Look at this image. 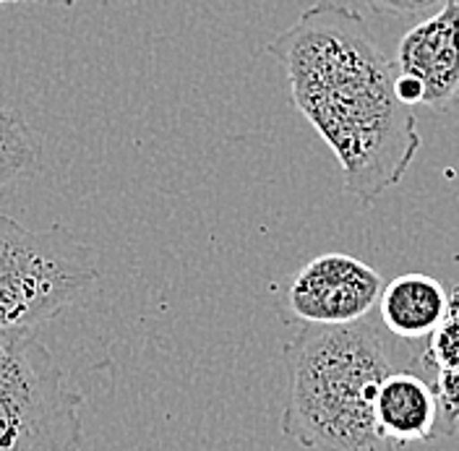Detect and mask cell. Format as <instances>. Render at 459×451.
Segmentation results:
<instances>
[{"label": "cell", "mask_w": 459, "mask_h": 451, "mask_svg": "<svg viewBox=\"0 0 459 451\" xmlns=\"http://www.w3.org/2000/svg\"><path fill=\"white\" fill-rule=\"evenodd\" d=\"M287 74L292 105L326 142L344 191L371 206L412 168L418 120L397 94V71L368 22L337 0H318L266 45Z\"/></svg>", "instance_id": "cell-1"}, {"label": "cell", "mask_w": 459, "mask_h": 451, "mask_svg": "<svg viewBox=\"0 0 459 451\" xmlns=\"http://www.w3.org/2000/svg\"><path fill=\"white\" fill-rule=\"evenodd\" d=\"M285 363L287 438L314 451H394L378 433L373 402L402 366L371 321L308 326L285 344Z\"/></svg>", "instance_id": "cell-2"}, {"label": "cell", "mask_w": 459, "mask_h": 451, "mask_svg": "<svg viewBox=\"0 0 459 451\" xmlns=\"http://www.w3.org/2000/svg\"><path fill=\"white\" fill-rule=\"evenodd\" d=\"M97 277V251L71 230H29L0 214V329L31 332L74 306Z\"/></svg>", "instance_id": "cell-3"}, {"label": "cell", "mask_w": 459, "mask_h": 451, "mask_svg": "<svg viewBox=\"0 0 459 451\" xmlns=\"http://www.w3.org/2000/svg\"><path fill=\"white\" fill-rule=\"evenodd\" d=\"M84 396L27 329H0V451H82Z\"/></svg>", "instance_id": "cell-4"}, {"label": "cell", "mask_w": 459, "mask_h": 451, "mask_svg": "<svg viewBox=\"0 0 459 451\" xmlns=\"http://www.w3.org/2000/svg\"><path fill=\"white\" fill-rule=\"evenodd\" d=\"M384 292V280L371 264L350 254L311 258L287 287V308L308 326H347L371 313Z\"/></svg>", "instance_id": "cell-5"}, {"label": "cell", "mask_w": 459, "mask_h": 451, "mask_svg": "<svg viewBox=\"0 0 459 451\" xmlns=\"http://www.w3.org/2000/svg\"><path fill=\"white\" fill-rule=\"evenodd\" d=\"M394 71L418 82L420 105L436 113L459 108V0L404 31Z\"/></svg>", "instance_id": "cell-6"}, {"label": "cell", "mask_w": 459, "mask_h": 451, "mask_svg": "<svg viewBox=\"0 0 459 451\" xmlns=\"http://www.w3.org/2000/svg\"><path fill=\"white\" fill-rule=\"evenodd\" d=\"M418 360L392 370L373 402L378 433L392 444H429L438 430V396L433 381L418 370Z\"/></svg>", "instance_id": "cell-7"}, {"label": "cell", "mask_w": 459, "mask_h": 451, "mask_svg": "<svg viewBox=\"0 0 459 451\" xmlns=\"http://www.w3.org/2000/svg\"><path fill=\"white\" fill-rule=\"evenodd\" d=\"M381 324L400 339H429L449 316V292L436 277L407 272L384 284Z\"/></svg>", "instance_id": "cell-8"}, {"label": "cell", "mask_w": 459, "mask_h": 451, "mask_svg": "<svg viewBox=\"0 0 459 451\" xmlns=\"http://www.w3.org/2000/svg\"><path fill=\"white\" fill-rule=\"evenodd\" d=\"M39 165V143L29 123L8 108H0V188Z\"/></svg>", "instance_id": "cell-9"}, {"label": "cell", "mask_w": 459, "mask_h": 451, "mask_svg": "<svg viewBox=\"0 0 459 451\" xmlns=\"http://www.w3.org/2000/svg\"><path fill=\"white\" fill-rule=\"evenodd\" d=\"M420 363L438 373V370H459V316L449 310V316L438 324V329L429 334Z\"/></svg>", "instance_id": "cell-10"}, {"label": "cell", "mask_w": 459, "mask_h": 451, "mask_svg": "<svg viewBox=\"0 0 459 451\" xmlns=\"http://www.w3.org/2000/svg\"><path fill=\"white\" fill-rule=\"evenodd\" d=\"M433 389L438 396V433L455 436L459 423V370L433 373Z\"/></svg>", "instance_id": "cell-11"}, {"label": "cell", "mask_w": 459, "mask_h": 451, "mask_svg": "<svg viewBox=\"0 0 459 451\" xmlns=\"http://www.w3.org/2000/svg\"><path fill=\"white\" fill-rule=\"evenodd\" d=\"M455 0H366V5L378 16L392 19H429Z\"/></svg>", "instance_id": "cell-12"}, {"label": "cell", "mask_w": 459, "mask_h": 451, "mask_svg": "<svg viewBox=\"0 0 459 451\" xmlns=\"http://www.w3.org/2000/svg\"><path fill=\"white\" fill-rule=\"evenodd\" d=\"M22 3H60V5H71L76 0H0V11H5L11 5H22Z\"/></svg>", "instance_id": "cell-13"}, {"label": "cell", "mask_w": 459, "mask_h": 451, "mask_svg": "<svg viewBox=\"0 0 459 451\" xmlns=\"http://www.w3.org/2000/svg\"><path fill=\"white\" fill-rule=\"evenodd\" d=\"M449 310H452L455 316H459V284L449 292Z\"/></svg>", "instance_id": "cell-14"}]
</instances>
